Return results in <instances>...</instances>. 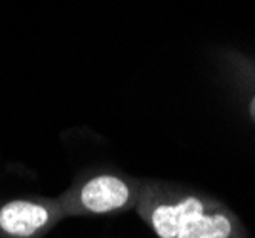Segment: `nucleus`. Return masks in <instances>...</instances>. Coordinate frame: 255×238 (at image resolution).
<instances>
[{"mask_svg":"<svg viewBox=\"0 0 255 238\" xmlns=\"http://www.w3.org/2000/svg\"><path fill=\"white\" fill-rule=\"evenodd\" d=\"M152 227L160 238H227L231 221L225 216H206L198 198H185L175 206H158Z\"/></svg>","mask_w":255,"mask_h":238,"instance_id":"nucleus-1","label":"nucleus"},{"mask_svg":"<svg viewBox=\"0 0 255 238\" xmlns=\"http://www.w3.org/2000/svg\"><path fill=\"white\" fill-rule=\"evenodd\" d=\"M129 198L128 185L113 175H99L82 189V204L94 214H105L124 206Z\"/></svg>","mask_w":255,"mask_h":238,"instance_id":"nucleus-2","label":"nucleus"},{"mask_svg":"<svg viewBox=\"0 0 255 238\" xmlns=\"http://www.w3.org/2000/svg\"><path fill=\"white\" fill-rule=\"evenodd\" d=\"M48 221V212L42 206L13 200L0 210V227L13 237H29Z\"/></svg>","mask_w":255,"mask_h":238,"instance_id":"nucleus-3","label":"nucleus"},{"mask_svg":"<svg viewBox=\"0 0 255 238\" xmlns=\"http://www.w3.org/2000/svg\"><path fill=\"white\" fill-rule=\"evenodd\" d=\"M250 113H252V119L255 122V98L252 99V103H250Z\"/></svg>","mask_w":255,"mask_h":238,"instance_id":"nucleus-4","label":"nucleus"}]
</instances>
